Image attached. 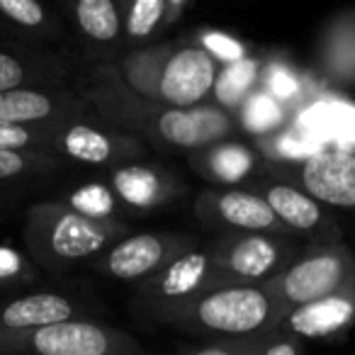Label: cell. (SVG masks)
I'll use <instances>...</instances> for the list:
<instances>
[{"label":"cell","mask_w":355,"mask_h":355,"mask_svg":"<svg viewBox=\"0 0 355 355\" xmlns=\"http://www.w3.org/2000/svg\"><path fill=\"white\" fill-rule=\"evenodd\" d=\"M263 200L270 205L277 222L292 234L304 236L311 243H340V227L321 202L306 195L300 185H292L282 178L266 180L261 190Z\"/></svg>","instance_id":"obj_13"},{"label":"cell","mask_w":355,"mask_h":355,"mask_svg":"<svg viewBox=\"0 0 355 355\" xmlns=\"http://www.w3.org/2000/svg\"><path fill=\"white\" fill-rule=\"evenodd\" d=\"M76 93L103 122L163 151H200L227 141L239 129L236 117L217 105L178 110L137 95L122 80L112 61L95 64L76 85Z\"/></svg>","instance_id":"obj_1"},{"label":"cell","mask_w":355,"mask_h":355,"mask_svg":"<svg viewBox=\"0 0 355 355\" xmlns=\"http://www.w3.org/2000/svg\"><path fill=\"white\" fill-rule=\"evenodd\" d=\"M198 46H202L219 66H229V64H236V61L248 59V49L243 42H239L236 37L224 35V32H217V30L200 32Z\"/></svg>","instance_id":"obj_31"},{"label":"cell","mask_w":355,"mask_h":355,"mask_svg":"<svg viewBox=\"0 0 355 355\" xmlns=\"http://www.w3.org/2000/svg\"><path fill=\"white\" fill-rule=\"evenodd\" d=\"M51 129L54 127H8L0 124V148L27 153H51Z\"/></svg>","instance_id":"obj_28"},{"label":"cell","mask_w":355,"mask_h":355,"mask_svg":"<svg viewBox=\"0 0 355 355\" xmlns=\"http://www.w3.org/2000/svg\"><path fill=\"white\" fill-rule=\"evenodd\" d=\"M258 148L256 151L266 158H275V161L290 163H302L306 158L316 156L319 151H324L319 141L309 139L304 132H297V129H280V132L270 134V137L256 139Z\"/></svg>","instance_id":"obj_26"},{"label":"cell","mask_w":355,"mask_h":355,"mask_svg":"<svg viewBox=\"0 0 355 355\" xmlns=\"http://www.w3.org/2000/svg\"><path fill=\"white\" fill-rule=\"evenodd\" d=\"M198 219L207 229L224 234H287L270 205L253 190H207L195 200Z\"/></svg>","instance_id":"obj_11"},{"label":"cell","mask_w":355,"mask_h":355,"mask_svg":"<svg viewBox=\"0 0 355 355\" xmlns=\"http://www.w3.org/2000/svg\"><path fill=\"white\" fill-rule=\"evenodd\" d=\"M85 114L93 107L69 85L0 93V124L8 127H56Z\"/></svg>","instance_id":"obj_12"},{"label":"cell","mask_w":355,"mask_h":355,"mask_svg":"<svg viewBox=\"0 0 355 355\" xmlns=\"http://www.w3.org/2000/svg\"><path fill=\"white\" fill-rule=\"evenodd\" d=\"M69 205L73 212L83 214L95 222H122L117 217L122 212V202L114 198V193L110 190V185L103 183H85L80 188H76L69 195Z\"/></svg>","instance_id":"obj_27"},{"label":"cell","mask_w":355,"mask_h":355,"mask_svg":"<svg viewBox=\"0 0 355 355\" xmlns=\"http://www.w3.org/2000/svg\"><path fill=\"white\" fill-rule=\"evenodd\" d=\"M355 272V253L343 243H309L277 277L266 282L285 314L336 292Z\"/></svg>","instance_id":"obj_5"},{"label":"cell","mask_w":355,"mask_h":355,"mask_svg":"<svg viewBox=\"0 0 355 355\" xmlns=\"http://www.w3.org/2000/svg\"><path fill=\"white\" fill-rule=\"evenodd\" d=\"M316 56L326 80L338 85L355 83V10L331 17Z\"/></svg>","instance_id":"obj_21"},{"label":"cell","mask_w":355,"mask_h":355,"mask_svg":"<svg viewBox=\"0 0 355 355\" xmlns=\"http://www.w3.org/2000/svg\"><path fill=\"white\" fill-rule=\"evenodd\" d=\"M64 73L59 59L42 54L17 40H3L0 44V93L20 88H59Z\"/></svg>","instance_id":"obj_18"},{"label":"cell","mask_w":355,"mask_h":355,"mask_svg":"<svg viewBox=\"0 0 355 355\" xmlns=\"http://www.w3.org/2000/svg\"><path fill=\"white\" fill-rule=\"evenodd\" d=\"M188 161L200 175L217 185L246 183L261 171V153L234 139L193 151Z\"/></svg>","instance_id":"obj_19"},{"label":"cell","mask_w":355,"mask_h":355,"mask_svg":"<svg viewBox=\"0 0 355 355\" xmlns=\"http://www.w3.org/2000/svg\"><path fill=\"white\" fill-rule=\"evenodd\" d=\"M71 10L76 27L90 44L112 46L122 40V6L114 0H78Z\"/></svg>","instance_id":"obj_22"},{"label":"cell","mask_w":355,"mask_h":355,"mask_svg":"<svg viewBox=\"0 0 355 355\" xmlns=\"http://www.w3.org/2000/svg\"><path fill=\"white\" fill-rule=\"evenodd\" d=\"M258 355H304V350H302V340L292 338V336L275 334L270 338V343H268Z\"/></svg>","instance_id":"obj_33"},{"label":"cell","mask_w":355,"mask_h":355,"mask_svg":"<svg viewBox=\"0 0 355 355\" xmlns=\"http://www.w3.org/2000/svg\"><path fill=\"white\" fill-rule=\"evenodd\" d=\"M198 248V241L185 234L141 232L114 241L105 253L90 261V268L122 282H144L161 272L178 256Z\"/></svg>","instance_id":"obj_9"},{"label":"cell","mask_w":355,"mask_h":355,"mask_svg":"<svg viewBox=\"0 0 355 355\" xmlns=\"http://www.w3.org/2000/svg\"><path fill=\"white\" fill-rule=\"evenodd\" d=\"M222 66L198 44H171L156 80V103L190 110L214 93Z\"/></svg>","instance_id":"obj_10"},{"label":"cell","mask_w":355,"mask_h":355,"mask_svg":"<svg viewBox=\"0 0 355 355\" xmlns=\"http://www.w3.org/2000/svg\"><path fill=\"white\" fill-rule=\"evenodd\" d=\"M35 270L30 266V258L10 251V248H0V300L10 297L17 287L35 282Z\"/></svg>","instance_id":"obj_30"},{"label":"cell","mask_w":355,"mask_h":355,"mask_svg":"<svg viewBox=\"0 0 355 355\" xmlns=\"http://www.w3.org/2000/svg\"><path fill=\"white\" fill-rule=\"evenodd\" d=\"M275 334L253 336V338H229V340H214L205 348L190 350L183 355H258Z\"/></svg>","instance_id":"obj_32"},{"label":"cell","mask_w":355,"mask_h":355,"mask_svg":"<svg viewBox=\"0 0 355 355\" xmlns=\"http://www.w3.org/2000/svg\"><path fill=\"white\" fill-rule=\"evenodd\" d=\"M188 10L185 0H132L122 6V37L129 46L158 44V37Z\"/></svg>","instance_id":"obj_20"},{"label":"cell","mask_w":355,"mask_h":355,"mask_svg":"<svg viewBox=\"0 0 355 355\" xmlns=\"http://www.w3.org/2000/svg\"><path fill=\"white\" fill-rule=\"evenodd\" d=\"M66 161L51 153H27L0 148V185L22 183L27 178H42L59 171Z\"/></svg>","instance_id":"obj_25"},{"label":"cell","mask_w":355,"mask_h":355,"mask_svg":"<svg viewBox=\"0 0 355 355\" xmlns=\"http://www.w3.org/2000/svg\"><path fill=\"white\" fill-rule=\"evenodd\" d=\"M261 71H263V61L253 59V56L236 61V64L222 66L212 93L214 100H217V107L227 110V112H236L258 90V85H261Z\"/></svg>","instance_id":"obj_23"},{"label":"cell","mask_w":355,"mask_h":355,"mask_svg":"<svg viewBox=\"0 0 355 355\" xmlns=\"http://www.w3.org/2000/svg\"><path fill=\"white\" fill-rule=\"evenodd\" d=\"M73 319H83V306L61 292L40 290L0 300V331H30Z\"/></svg>","instance_id":"obj_17"},{"label":"cell","mask_w":355,"mask_h":355,"mask_svg":"<svg viewBox=\"0 0 355 355\" xmlns=\"http://www.w3.org/2000/svg\"><path fill=\"white\" fill-rule=\"evenodd\" d=\"M236 124L253 139L270 137V134L280 132L287 127V107L263 93L261 88L236 110Z\"/></svg>","instance_id":"obj_24"},{"label":"cell","mask_w":355,"mask_h":355,"mask_svg":"<svg viewBox=\"0 0 355 355\" xmlns=\"http://www.w3.org/2000/svg\"><path fill=\"white\" fill-rule=\"evenodd\" d=\"M297 180L306 195L324 207L355 209V156L324 148L316 156L297 163Z\"/></svg>","instance_id":"obj_14"},{"label":"cell","mask_w":355,"mask_h":355,"mask_svg":"<svg viewBox=\"0 0 355 355\" xmlns=\"http://www.w3.org/2000/svg\"><path fill=\"white\" fill-rule=\"evenodd\" d=\"M224 285L209 248H193L178 256L161 272L134 285V309L148 319L161 321L202 292Z\"/></svg>","instance_id":"obj_6"},{"label":"cell","mask_w":355,"mask_h":355,"mask_svg":"<svg viewBox=\"0 0 355 355\" xmlns=\"http://www.w3.org/2000/svg\"><path fill=\"white\" fill-rule=\"evenodd\" d=\"M355 326V272L329 297L290 311L275 334L304 338H331Z\"/></svg>","instance_id":"obj_15"},{"label":"cell","mask_w":355,"mask_h":355,"mask_svg":"<svg viewBox=\"0 0 355 355\" xmlns=\"http://www.w3.org/2000/svg\"><path fill=\"white\" fill-rule=\"evenodd\" d=\"M0 355H146L129 334L88 319L0 331Z\"/></svg>","instance_id":"obj_4"},{"label":"cell","mask_w":355,"mask_h":355,"mask_svg":"<svg viewBox=\"0 0 355 355\" xmlns=\"http://www.w3.org/2000/svg\"><path fill=\"white\" fill-rule=\"evenodd\" d=\"M51 151L61 161L105 166L110 171L148 156V146L141 139L103 122L95 112L56 124L51 129Z\"/></svg>","instance_id":"obj_8"},{"label":"cell","mask_w":355,"mask_h":355,"mask_svg":"<svg viewBox=\"0 0 355 355\" xmlns=\"http://www.w3.org/2000/svg\"><path fill=\"white\" fill-rule=\"evenodd\" d=\"M110 190L122 202V207L134 212H151L173 202L183 185L171 171L153 163L139 161L110 171Z\"/></svg>","instance_id":"obj_16"},{"label":"cell","mask_w":355,"mask_h":355,"mask_svg":"<svg viewBox=\"0 0 355 355\" xmlns=\"http://www.w3.org/2000/svg\"><path fill=\"white\" fill-rule=\"evenodd\" d=\"M258 88L282 105L300 98V90H302L297 73L287 64H280V61H268V64H263L261 85H258Z\"/></svg>","instance_id":"obj_29"},{"label":"cell","mask_w":355,"mask_h":355,"mask_svg":"<svg viewBox=\"0 0 355 355\" xmlns=\"http://www.w3.org/2000/svg\"><path fill=\"white\" fill-rule=\"evenodd\" d=\"M124 234H129L124 222H95L61 202L32 205L22 222L27 258L51 272L90 263Z\"/></svg>","instance_id":"obj_2"},{"label":"cell","mask_w":355,"mask_h":355,"mask_svg":"<svg viewBox=\"0 0 355 355\" xmlns=\"http://www.w3.org/2000/svg\"><path fill=\"white\" fill-rule=\"evenodd\" d=\"M285 316V309L266 285L224 282L163 316L161 324L175 326L188 334L229 340L275 334Z\"/></svg>","instance_id":"obj_3"},{"label":"cell","mask_w":355,"mask_h":355,"mask_svg":"<svg viewBox=\"0 0 355 355\" xmlns=\"http://www.w3.org/2000/svg\"><path fill=\"white\" fill-rule=\"evenodd\" d=\"M300 253L287 234H224L209 246L222 282L266 285Z\"/></svg>","instance_id":"obj_7"}]
</instances>
